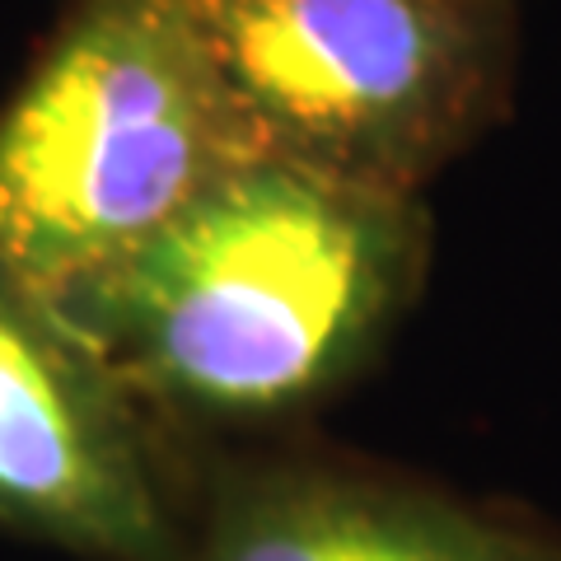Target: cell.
I'll return each instance as SVG.
<instances>
[{"label": "cell", "mask_w": 561, "mask_h": 561, "mask_svg": "<svg viewBox=\"0 0 561 561\" xmlns=\"http://www.w3.org/2000/svg\"><path fill=\"white\" fill-rule=\"evenodd\" d=\"M426 253L421 197L249 154L57 309L160 426H272L375 360Z\"/></svg>", "instance_id": "1"}, {"label": "cell", "mask_w": 561, "mask_h": 561, "mask_svg": "<svg viewBox=\"0 0 561 561\" xmlns=\"http://www.w3.org/2000/svg\"><path fill=\"white\" fill-rule=\"evenodd\" d=\"M239 160L187 0H66L0 103V267L61 305Z\"/></svg>", "instance_id": "2"}, {"label": "cell", "mask_w": 561, "mask_h": 561, "mask_svg": "<svg viewBox=\"0 0 561 561\" xmlns=\"http://www.w3.org/2000/svg\"><path fill=\"white\" fill-rule=\"evenodd\" d=\"M243 150L421 197L505 113V0H187Z\"/></svg>", "instance_id": "3"}, {"label": "cell", "mask_w": 561, "mask_h": 561, "mask_svg": "<svg viewBox=\"0 0 561 561\" xmlns=\"http://www.w3.org/2000/svg\"><path fill=\"white\" fill-rule=\"evenodd\" d=\"M187 524L164 426L0 267V529L84 561H173Z\"/></svg>", "instance_id": "4"}, {"label": "cell", "mask_w": 561, "mask_h": 561, "mask_svg": "<svg viewBox=\"0 0 561 561\" xmlns=\"http://www.w3.org/2000/svg\"><path fill=\"white\" fill-rule=\"evenodd\" d=\"M173 561H561V538L370 468L280 459L220 472Z\"/></svg>", "instance_id": "5"}]
</instances>
